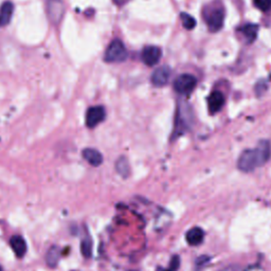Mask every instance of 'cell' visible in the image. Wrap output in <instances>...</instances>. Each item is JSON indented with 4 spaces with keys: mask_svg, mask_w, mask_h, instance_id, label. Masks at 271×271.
<instances>
[{
    "mask_svg": "<svg viewBox=\"0 0 271 271\" xmlns=\"http://www.w3.org/2000/svg\"><path fill=\"white\" fill-rule=\"evenodd\" d=\"M115 168L117 173L121 177L128 178L130 176V164L128 159L125 156H121L118 158Z\"/></svg>",
    "mask_w": 271,
    "mask_h": 271,
    "instance_id": "15",
    "label": "cell"
},
{
    "mask_svg": "<svg viewBox=\"0 0 271 271\" xmlns=\"http://www.w3.org/2000/svg\"><path fill=\"white\" fill-rule=\"evenodd\" d=\"M180 17H181V22H182L183 27L187 30H192L195 28L196 21L193 16H191L190 14H188V13H181Z\"/></svg>",
    "mask_w": 271,
    "mask_h": 271,
    "instance_id": "19",
    "label": "cell"
},
{
    "mask_svg": "<svg viewBox=\"0 0 271 271\" xmlns=\"http://www.w3.org/2000/svg\"><path fill=\"white\" fill-rule=\"evenodd\" d=\"M81 251L83 256L87 257V259L92 255V242L89 236H86L85 239H83L81 243Z\"/></svg>",
    "mask_w": 271,
    "mask_h": 271,
    "instance_id": "18",
    "label": "cell"
},
{
    "mask_svg": "<svg viewBox=\"0 0 271 271\" xmlns=\"http://www.w3.org/2000/svg\"><path fill=\"white\" fill-rule=\"evenodd\" d=\"M14 5L11 1H5L0 6V25H6L12 19Z\"/></svg>",
    "mask_w": 271,
    "mask_h": 271,
    "instance_id": "14",
    "label": "cell"
},
{
    "mask_svg": "<svg viewBox=\"0 0 271 271\" xmlns=\"http://www.w3.org/2000/svg\"><path fill=\"white\" fill-rule=\"evenodd\" d=\"M224 105V96L221 91H213L208 99V107L210 114H216L221 111Z\"/></svg>",
    "mask_w": 271,
    "mask_h": 271,
    "instance_id": "10",
    "label": "cell"
},
{
    "mask_svg": "<svg viewBox=\"0 0 271 271\" xmlns=\"http://www.w3.org/2000/svg\"><path fill=\"white\" fill-rule=\"evenodd\" d=\"M179 266H180V259L179 256H173L171 260V263L169 265V268L167 269H160L159 271H178V269H179Z\"/></svg>",
    "mask_w": 271,
    "mask_h": 271,
    "instance_id": "20",
    "label": "cell"
},
{
    "mask_svg": "<svg viewBox=\"0 0 271 271\" xmlns=\"http://www.w3.org/2000/svg\"><path fill=\"white\" fill-rule=\"evenodd\" d=\"M197 85V80L194 75L184 74L178 76L174 82V89L179 95L187 96L193 91Z\"/></svg>",
    "mask_w": 271,
    "mask_h": 271,
    "instance_id": "4",
    "label": "cell"
},
{
    "mask_svg": "<svg viewBox=\"0 0 271 271\" xmlns=\"http://www.w3.org/2000/svg\"><path fill=\"white\" fill-rule=\"evenodd\" d=\"M47 11L50 21L53 24H58L64 16L65 5L61 0H48Z\"/></svg>",
    "mask_w": 271,
    "mask_h": 271,
    "instance_id": "6",
    "label": "cell"
},
{
    "mask_svg": "<svg viewBox=\"0 0 271 271\" xmlns=\"http://www.w3.org/2000/svg\"><path fill=\"white\" fill-rule=\"evenodd\" d=\"M271 157V143L263 139L254 148L245 149L237 159V168L244 173H250L267 163Z\"/></svg>",
    "mask_w": 271,
    "mask_h": 271,
    "instance_id": "1",
    "label": "cell"
},
{
    "mask_svg": "<svg viewBox=\"0 0 271 271\" xmlns=\"http://www.w3.org/2000/svg\"><path fill=\"white\" fill-rule=\"evenodd\" d=\"M106 117V111L103 106L90 107L86 114V125L89 128H94L104 121Z\"/></svg>",
    "mask_w": 271,
    "mask_h": 271,
    "instance_id": "5",
    "label": "cell"
},
{
    "mask_svg": "<svg viewBox=\"0 0 271 271\" xmlns=\"http://www.w3.org/2000/svg\"><path fill=\"white\" fill-rule=\"evenodd\" d=\"M186 240L190 246H199L204 240V231L199 227L192 228L187 232Z\"/></svg>",
    "mask_w": 271,
    "mask_h": 271,
    "instance_id": "12",
    "label": "cell"
},
{
    "mask_svg": "<svg viewBox=\"0 0 271 271\" xmlns=\"http://www.w3.org/2000/svg\"><path fill=\"white\" fill-rule=\"evenodd\" d=\"M218 271H243L242 267L239 265H229L227 267H223Z\"/></svg>",
    "mask_w": 271,
    "mask_h": 271,
    "instance_id": "22",
    "label": "cell"
},
{
    "mask_svg": "<svg viewBox=\"0 0 271 271\" xmlns=\"http://www.w3.org/2000/svg\"><path fill=\"white\" fill-rule=\"evenodd\" d=\"M83 158L92 167H100L103 163L102 154L95 148H85L83 150Z\"/></svg>",
    "mask_w": 271,
    "mask_h": 271,
    "instance_id": "13",
    "label": "cell"
},
{
    "mask_svg": "<svg viewBox=\"0 0 271 271\" xmlns=\"http://www.w3.org/2000/svg\"><path fill=\"white\" fill-rule=\"evenodd\" d=\"M10 246L18 257H23L27 253V243H25V239L21 235L12 236L10 240Z\"/></svg>",
    "mask_w": 271,
    "mask_h": 271,
    "instance_id": "11",
    "label": "cell"
},
{
    "mask_svg": "<svg viewBox=\"0 0 271 271\" xmlns=\"http://www.w3.org/2000/svg\"><path fill=\"white\" fill-rule=\"evenodd\" d=\"M127 58V50L120 39H115L110 43L105 52L104 59L107 63H122Z\"/></svg>",
    "mask_w": 271,
    "mask_h": 271,
    "instance_id": "3",
    "label": "cell"
},
{
    "mask_svg": "<svg viewBox=\"0 0 271 271\" xmlns=\"http://www.w3.org/2000/svg\"><path fill=\"white\" fill-rule=\"evenodd\" d=\"M162 55L161 49L159 47H156V46H148V47H145L142 52V61L145 65L148 66H155L160 61Z\"/></svg>",
    "mask_w": 271,
    "mask_h": 271,
    "instance_id": "7",
    "label": "cell"
},
{
    "mask_svg": "<svg viewBox=\"0 0 271 271\" xmlns=\"http://www.w3.org/2000/svg\"><path fill=\"white\" fill-rule=\"evenodd\" d=\"M128 1H129V0H114V2H115L117 5H119V6L126 4Z\"/></svg>",
    "mask_w": 271,
    "mask_h": 271,
    "instance_id": "23",
    "label": "cell"
},
{
    "mask_svg": "<svg viewBox=\"0 0 271 271\" xmlns=\"http://www.w3.org/2000/svg\"><path fill=\"white\" fill-rule=\"evenodd\" d=\"M223 11L222 10H214L212 13H210V15L207 19V24L209 30L211 32H217L220 31L223 25Z\"/></svg>",
    "mask_w": 271,
    "mask_h": 271,
    "instance_id": "9",
    "label": "cell"
},
{
    "mask_svg": "<svg viewBox=\"0 0 271 271\" xmlns=\"http://www.w3.org/2000/svg\"><path fill=\"white\" fill-rule=\"evenodd\" d=\"M59 249L55 246L51 247L48 252H47V255H46V263H47V265L51 268H54L56 267V265L58 264V261H59Z\"/></svg>",
    "mask_w": 271,
    "mask_h": 271,
    "instance_id": "16",
    "label": "cell"
},
{
    "mask_svg": "<svg viewBox=\"0 0 271 271\" xmlns=\"http://www.w3.org/2000/svg\"><path fill=\"white\" fill-rule=\"evenodd\" d=\"M254 4L263 12H267L271 9V0H254Z\"/></svg>",
    "mask_w": 271,
    "mask_h": 271,
    "instance_id": "21",
    "label": "cell"
},
{
    "mask_svg": "<svg viewBox=\"0 0 271 271\" xmlns=\"http://www.w3.org/2000/svg\"><path fill=\"white\" fill-rule=\"evenodd\" d=\"M0 271H2V268H1V266H0Z\"/></svg>",
    "mask_w": 271,
    "mask_h": 271,
    "instance_id": "24",
    "label": "cell"
},
{
    "mask_svg": "<svg viewBox=\"0 0 271 271\" xmlns=\"http://www.w3.org/2000/svg\"><path fill=\"white\" fill-rule=\"evenodd\" d=\"M243 34L247 37L248 42H253L257 36V32H259V25H246L242 28Z\"/></svg>",
    "mask_w": 271,
    "mask_h": 271,
    "instance_id": "17",
    "label": "cell"
},
{
    "mask_svg": "<svg viewBox=\"0 0 271 271\" xmlns=\"http://www.w3.org/2000/svg\"><path fill=\"white\" fill-rule=\"evenodd\" d=\"M171 76V70L167 66H162V67L156 69L153 74H151V83H153L156 87H162V86L167 85Z\"/></svg>",
    "mask_w": 271,
    "mask_h": 271,
    "instance_id": "8",
    "label": "cell"
},
{
    "mask_svg": "<svg viewBox=\"0 0 271 271\" xmlns=\"http://www.w3.org/2000/svg\"><path fill=\"white\" fill-rule=\"evenodd\" d=\"M192 124H193V114H192V109L190 108L189 105L180 103L178 105L177 108L172 140H175V139L186 134L191 128Z\"/></svg>",
    "mask_w": 271,
    "mask_h": 271,
    "instance_id": "2",
    "label": "cell"
}]
</instances>
